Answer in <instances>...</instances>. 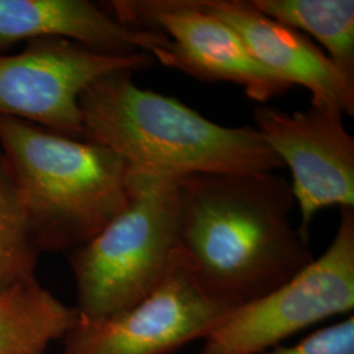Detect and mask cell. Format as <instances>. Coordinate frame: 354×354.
I'll return each mask as SVG.
<instances>
[{"label":"cell","mask_w":354,"mask_h":354,"mask_svg":"<svg viewBox=\"0 0 354 354\" xmlns=\"http://www.w3.org/2000/svg\"><path fill=\"white\" fill-rule=\"evenodd\" d=\"M102 8L125 26L162 32L167 39L151 55L167 67L203 82L234 83L254 102L291 88L253 57L236 32L194 0H114Z\"/></svg>","instance_id":"52a82bcc"},{"label":"cell","mask_w":354,"mask_h":354,"mask_svg":"<svg viewBox=\"0 0 354 354\" xmlns=\"http://www.w3.org/2000/svg\"><path fill=\"white\" fill-rule=\"evenodd\" d=\"M354 307V207H342L327 251L264 297L228 311L201 354H261L295 332Z\"/></svg>","instance_id":"5b68a950"},{"label":"cell","mask_w":354,"mask_h":354,"mask_svg":"<svg viewBox=\"0 0 354 354\" xmlns=\"http://www.w3.org/2000/svg\"><path fill=\"white\" fill-rule=\"evenodd\" d=\"M228 310L198 285L180 253L165 279L140 304L104 319L79 317L64 354H169L203 340Z\"/></svg>","instance_id":"ba28073f"},{"label":"cell","mask_w":354,"mask_h":354,"mask_svg":"<svg viewBox=\"0 0 354 354\" xmlns=\"http://www.w3.org/2000/svg\"><path fill=\"white\" fill-rule=\"evenodd\" d=\"M153 64L147 53L112 54L64 38H39L0 55V118H15L83 138L79 100L104 76Z\"/></svg>","instance_id":"8992f818"},{"label":"cell","mask_w":354,"mask_h":354,"mask_svg":"<svg viewBox=\"0 0 354 354\" xmlns=\"http://www.w3.org/2000/svg\"><path fill=\"white\" fill-rule=\"evenodd\" d=\"M342 115L315 105L292 113L260 105L253 112L256 129L290 168L291 192L301 212L298 231L307 241L317 212L354 207V138Z\"/></svg>","instance_id":"9c48e42d"},{"label":"cell","mask_w":354,"mask_h":354,"mask_svg":"<svg viewBox=\"0 0 354 354\" xmlns=\"http://www.w3.org/2000/svg\"><path fill=\"white\" fill-rule=\"evenodd\" d=\"M178 253L228 311L264 297L314 260L290 213V184L274 172L183 177Z\"/></svg>","instance_id":"6da1fadb"},{"label":"cell","mask_w":354,"mask_h":354,"mask_svg":"<svg viewBox=\"0 0 354 354\" xmlns=\"http://www.w3.org/2000/svg\"><path fill=\"white\" fill-rule=\"evenodd\" d=\"M230 26L253 57L274 75L311 92V105L354 113V86L339 73L327 54L302 33L259 12L251 0H194Z\"/></svg>","instance_id":"30bf717a"},{"label":"cell","mask_w":354,"mask_h":354,"mask_svg":"<svg viewBox=\"0 0 354 354\" xmlns=\"http://www.w3.org/2000/svg\"><path fill=\"white\" fill-rule=\"evenodd\" d=\"M261 354H354L353 315L317 330L297 345H277Z\"/></svg>","instance_id":"9a60e30c"},{"label":"cell","mask_w":354,"mask_h":354,"mask_svg":"<svg viewBox=\"0 0 354 354\" xmlns=\"http://www.w3.org/2000/svg\"><path fill=\"white\" fill-rule=\"evenodd\" d=\"M180 178L129 168V203L70 252L79 317L104 319L140 304L176 261Z\"/></svg>","instance_id":"277c9868"},{"label":"cell","mask_w":354,"mask_h":354,"mask_svg":"<svg viewBox=\"0 0 354 354\" xmlns=\"http://www.w3.org/2000/svg\"><path fill=\"white\" fill-rule=\"evenodd\" d=\"M79 319L70 307L30 279L0 292V354H45Z\"/></svg>","instance_id":"7c38bea8"},{"label":"cell","mask_w":354,"mask_h":354,"mask_svg":"<svg viewBox=\"0 0 354 354\" xmlns=\"http://www.w3.org/2000/svg\"><path fill=\"white\" fill-rule=\"evenodd\" d=\"M266 17L313 36L344 79L354 86L353 0H251Z\"/></svg>","instance_id":"4fadbf2b"},{"label":"cell","mask_w":354,"mask_h":354,"mask_svg":"<svg viewBox=\"0 0 354 354\" xmlns=\"http://www.w3.org/2000/svg\"><path fill=\"white\" fill-rule=\"evenodd\" d=\"M0 151L41 251H74L129 203V167L112 150L15 118H0Z\"/></svg>","instance_id":"3957f363"},{"label":"cell","mask_w":354,"mask_h":354,"mask_svg":"<svg viewBox=\"0 0 354 354\" xmlns=\"http://www.w3.org/2000/svg\"><path fill=\"white\" fill-rule=\"evenodd\" d=\"M41 252L20 190L0 151V292L36 279Z\"/></svg>","instance_id":"5bb4252c"},{"label":"cell","mask_w":354,"mask_h":354,"mask_svg":"<svg viewBox=\"0 0 354 354\" xmlns=\"http://www.w3.org/2000/svg\"><path fill=\"white\" fill-rule=\"evenodd\" d=\"M39 38H64L112 54L150 55L167 39L162 32L125 26L87 0H0V48Z\"/></svg>","instance_id":"8fae6325"},{"label":"cell","mask_w":354,"mask_h":354,"mask_svg":"<svg viewBox=\"0 0 354 354\" xmlns=\"http://www.w3.org/2000/svg\"><path fill=\"white\" fill-rule=\"evenodd\" d=\"M79 108L82 140L112 150L131 169L183 178L285 167L256 127L218 125L174 97L140 88L131 71L96 80Z\"/></svg>","instance_id":"7a4b0ae2"}]
</instances>
